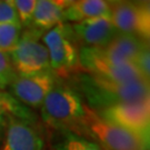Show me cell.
Instances as JSON below:
<instances>
[{
	"mask_svg": "<svg viewBox=\"0 0 150 150\" xmlns=\"http://www.w3.org/2000/svg\"><path fill=\"white\" fill-rule=\"evenodd\" d=\"M72 87L86 99V103L95 111L111 107L119 103L138 102L149 100V82L132 81L119 82L99 78L85 71H79L71 76Z\"/></svg>",
	"mask_w": 150,
	"mask_h": 150,
	"instance_id": "cell-1",
	"label": "cell"
},
{
	"mask_svg": "<svg viewBox=\"0 0 150 150\" xmlns=\"http://www.w3.org/2000/svg\"><path fill=\"white\" fill-rule=\"evenodd\" d=\"M87 107L72 86L58 79L40 107V116L43 122L54 129L77 134Z\"/></svg>",
	"mask_w": 150,
	"mask_h": 150,
	"instance_id": "cell-2",
	"label": "cell"
},
{
	"mask_svg": "<svg viewBox=\"0 0 150 150\" xmlns=\"http://www.w3.org/2000/svg\"><path fill=\"white\" fill-rule=\"evenodd\" d=\"M77 134L96 142L103 150H148L131 132L102 118L89 107Z\"/></svg>",
	"mask_w": 150,
	"mask_h": 150,
	"instance_id": "cell-3",
	"label": "cell"
},
{
	"mask_svg": "<svg viewBox=\"0 0 150 150\" xmlns=\"http://www.w3.org/2000/svg\"><path fill=\"white\" fill-rule=\"evenodd\" d=\"M78 51L81 71L83 70L99 78L119 82L147 81L131 62L119 58L106 49L81 47Z\"/></svg>",
	"mask_w": 150,
	"mask_h": 150,
	"instance_id": "cell-4",
	"label": "cell"
},
{
	"mask_svg": "<svg viewBox=\"0 0 150 150\" xmlns=\"http://www.w3.org/2000/svg\"><path fill=\"white\" fill-rule=\"evenodd\" d=\"M70 25H58L42 37L49 54L50 70L59 79L68 78L81 71L79 51L70 40Z\"/></svg>",
	"mask_w": 150,
	"mask_h": 150,
	"instance_id": "cell-5",
	"label": "cell"
},
{
	"mask_svg": "<svg viewBox=\"0 0 150 150\" xmlns=\"http://www.w3.org/2000/svg\"><path fill=\"white\" fill-rule=\"evenodd\" d=\"M41 33L32 28L22 31L16 47L9 52L17 75H37L51 71L48 50L40 40Z\"/></svg>",
	"mask_w": 150,
	"mask_h": 150,
	"instance_id": "cell-6",
	"label": "cell"
},
{
	"mask_svg": "<svg viewBox=\"0 0 150 150\" xmlns=\"http://www.w3.org/2000/svg\"><path fill=\"white\" fill-rule=\"evenodd\" d=\"M102 118L136 136L149 149L150 103L149 100L119 103L97 111Z\"/></svg>",
	"mask_w": 150,
	"mask_h": 150,
	"instance_id": "cell-7",
	"label": "cell"
},
{
	"mask_svg": "<svg viewBox=\"0 0 150 150\" xmlns=\"http://www.w3.org/2000/svg\"><path fill=\"white\" fill-rule=\"evenodd\" d=\"M109 17L118 32L134 35L145 40H149V2L109 1Z\"/></svg>",
	"mask_w": 150,
	"mask_h": 150,
	"instance_id": "cell-8",
	"label": "cell"
},
{
	"mask_svg": "<svg viewBox=\"0 0 150 150\" xmlns=\"http://www.w3.org/2000/svg\"><path fill=\"white\" fill-rule=\"evenodd\" d=\"M59 78L51 72L16 75L8 85L9 93L29 108H40Z\"/></svg>",
	"mask_w": 150,
	"mask_h": 150,
	"instance_id": "cell-9",
	"label": "cell"
},
{
	"mask_svg": "<svg viewBox=\"0 0 150 150\" xmlns=\"http://www.w3.org/2000/svg\"><path fill=\"white\" fill-rule=\"evenodd\" d=\"M71 33L76 36L83 47L103 48L117 33L110 17H98L70 25Z\"/></svg>",
	"mask_w": 150,
	"mask_h": 150,
	"instance_id": "cell-10",
	"label": "cell"
},
{
	"mask_svg": "<svg viewBox=\"0 0 150 150\" xmlns=\"http://www.w3.org/2000/svg\"><path fill=\"white\" fill-rule=\"evenodd\" d=\"M5 129V140L0 150H43V138L33 123L11 119Z\"/></svg>",
	"mask_w": 150,
	"mask_h": 150,
	"instance_id": "cell-11",
	"label": "cell"
},
{
	"mask_svg": "<svg viewBox=\"0 0 150 150\" xmlns=\"http://www.w3.org/2000/svg\"><path fill=\"white\" fill-rule=\"evenodd\" d=\"M71 1L64 0H37L32 17L31 28L38 31H49L66 22L64 11Z\"/></svg>",
	"mask_w": 150,
	"mask_h": 150,
	"instance_id": "cell-12",
	"label": "cell"
},
{
	"mask_svg": "<svg viewBox=\"0 0 150 150\" xmlns=\"http://www.w3.org/2000/svg\"><path fill=\"white\" fill-rule=\"evenodd\" d=\"M109 16V1L79 0L71 1L64 11L66 21L80 22L83 20Z\"/></svg>",
	"mask_w": 150,
	"mask_h": 150,
	"instance_id": "cell-13",
	"label": "cell"
},
{
	"mask_svg": "<svg viewBox=\"0 0 150 150\" xmlns=\"http://www.w3.org/2000/svg\"><path fill=\"white\" fill-rule=\"evenodd\" d=\"M11 119L36 123L37 117L31 109L11 96L8 91L0 89V131L6 128Z\"/></svg>",
	"mask_w": 150,
	"mask_h": 150,
	"instance_id": "cell-14",
	"label": "cell"
},
{
	"mask_svg": "<svg viewBox=\"0 0 150 150\" xmlns=\"http://www.w3.org/2000/svg\"><path fill=\"white\" fill-rule=\"evenodd\" d=\"M148 40L139 38L134 35L128 33H121L118 32L111 41L108 43L103 49L111 54L118 56L119 58L127 60L132 64L134 59L144 50L148 48Z\"/></svg>",
	"mask_w": 150,
	"mask_h": 150,
	"instance_id": "cell-15",
	"label": "cell"
},
{
	"mask_svg": "<svg viewBox=\"0 0 150 150\" xmlns=\"http://www.w3.org/2000/svg\"><path fill=\"white\" fill-rule=\"evenodd\" d=\"M54 150H103L96 142L87 139L80 134L62 131L59 142L56 145Z\"/></svg>",
	"mask_w": 150,
	"mask_h": 150,
	"instance_id": "cell-16",
	"label": "cell"
},
{
	"mask_svg": "<svg viewBox=\"0 0 150 150\" xmlns=\"http://www.w3.org/2000/svg\"><path fill=\"white\" fill-rule=\"evenodd\" d=\"M22 27L17 23H0V51L11 52L21 36Z\"/></svg>",
	"mask_w": 150,
	"mask_h": 150,
	"instance_id": "cell-17",
	"label": "cell"
},
{
	"mask_svg": "<svg viewBox=\"0 0 150 150\" xmlns=\"http://www.w3.org/2000/svg\"><path fill=\"white\" fill-rule=\"evenodd\" d=\"M13 5L21 27L27 29L31 28L32 17L37 5V0H13Z\"/></svg>",
	"mask_w": 150,
	"mask_h": 150,
	"instance_id": "cell-18",
	"label": "cell"
},
{
	"mask_svg": "<svg viewBox=\"0 0 150 150\" xmlns=\"http://www.w3.org/2000/svg\"><path fill=\"white\" fill-rule=\"evenodd\" d=\"M16 75V71L11 62L10 54L8 52L0 51V86L2 90L8 87Z\"/></svg>",
	"mask_w": 150,
	"mask_h": 150,
	"instance_id": "cell-19",
	"label": "cell"
},
{
	"mask_svg": "<svg viewBox=\"0 0 150 150\" xmlns=\"http://www.w3.org/2000/svg\"><path fill=\"white\" fill-rule=\"evenodd\" d=\"M0 23L20 25L13 0H0Z\"/></svg>",
	"mask_w": 150,
	"mask_h": 150,
	"instance_id": "cell-20",
	"label": "cell"
},
{
	"mask_svg": "<svg viewBox=\"0 0 150 150\" xmlns=\"http://www.w3.org/2000/svg\"><path fill=\"white\" fill-rule=\"evenodd\" d=\"M132 64L136 67V69L139 71V74L142 76L145 80L149 81L150 75V54L149 47L144 49L132 61Z\"/></svg>",
	"mask_w": 150,
	"mask_h": 150,
	"instance_id": "cell-21",
	"label": "cell"
},
{
	"mask_svg": "<svg viewBox=\"0 0 150 150\" xmlns=\"http://www.w3.org/2000/svg\"><path fill=\"white\" fill-rule=\"evenodd\" d=\"M0 89H2V88H1V86H0Z\"/></svg>",
	"mask_w": 150,
	"mask_h": 150,
	"instance_id": "cell-22",
	"label": "cell"
}]
</instances>
